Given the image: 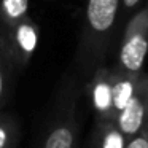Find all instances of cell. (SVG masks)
Segmentation results:
<instances>
[{
  "instance_id": "obj_1",
  "label": "cell",
  "mask_w": 148,
  "mask_h": 148,
  "mask_svg": "<svg viewBox=\"0 0 148 148\" xmlns=\"http://www.w3.org/2000/svg\"><path fill=\"white\" fill-rule=\"evenodd\" d=\"M119 27H123L121 0H86L77 49L81 75L91 78L97 69L105 65Z\"/></svg>"
},
{
  "instance_id": "obj_2",
  "label": "cell",
  "mask_w": 148,
  "mask_h": 148,
  "mask_svg": "<svg viewBox=\"0 0 148 148\" xmlns=\"http://www.w3.org/2000/svg\"><path fill=\"white\" fill-rule=\"evenodd\" d=\"M78 97L80 81L72 77L59 92L42 148H78Z\"/></svg>"
},
{
  "instance_id": "obj_3",
  "label": "cell",
  "mask_w": 148,
  "mask_h": 148,
  "mask_svg": "<svg viewBox=\"0 0 148 148\" xmlns=\"http://www.w3.org/2000/svg\"><path fill=\"white\" fill-rule=\"evenodd\" d=\"M148 54V0L126 23L118 45L115 69L131 75L143 73Z\"/></svg>"
},
{
  "instance_id": "obj_4",
  "label": "cell",
  "mask_w": 148,
  "mask_h": 148,
  "mask_svg": "<svg viewBox=\"0 0 148 148\" xmlns=\"http://www.w3.org/2000/svg\"><path fill=\"white\" fill-rule=\"evenodd\" d=\"M115 123L129 140L148 127V73L142 75L134 97L118 113Z\"/></svg>"
},
{
  "instance_id": "obj_5",
  "label": "cell",
  "mask_w": 148,
  "mask_h": 148,
  "mask_svg": "<svg viewBox=\"0 0 148 148\" xmlns=\"http://www.w3.org/2000/svg\"><path fill=\"white\" fill-rule=\"evenodd\" d=\"M88 96L96 113V121H115L113 113V78L112 69L100 67L88 81Z\"/></svg>"
},
{
  "instance_id": "obj_6",
  "label": "cell",
  "mask_w": 148,
  "mask_h": 148,
  "mask_svg": "<svg viewBox=\"0 0 148 148\" xmlns=\"http://www.w3.org/2000/svg\"><path fill=\"white\" fill-rule=\"evenodd\" d=\"M3 32V30H2ZM5 34L8 48L11 51L14 62H16L18 70L23 69L27 62L30 61L34 51L37 48V42H38V27L34 23V19L27 18L23 23H19L16 27Z\"/></svg>"
},
{
  "instance_id": "obj_7",
  "label": "cell",
  "mask_w": 148,
  "mask_h": 148,
  "mask_svg": "<svg viewBox=\"0 0 148 148\" xmlns=\"http://www.w3.org/2000/svg\"><path fill=\"white\" fill-rule=\"evenodd\" d=\"M142 75H131L121 72L118 69L112 67V78H113V113H115V119L118 113L124 110V107L129 103V100L134 97L135 91L138 88Z\"/></svg>"
},
{
  "instance_id": "obj_8",
  "label": "cell",
  "mask_w": 148,
  "mask_h": 148,
  "mask_svg": "<svg viewBox=\"0 0 148 148\" xmlns=\"http://www.w3.org/2000/svg\"><path fill=\"white\" fill-rule=\"evenodd\" d=\"M14 70H18L16 62H14L11 51L8 48L5 34L0 29V112L3 110L11 91Z\"/></svg>"
},
{
  "instance_id": "obj_9",
  "label": "cell",
  "mask_w": 148,
  "mask_h": 148,
  "mask_svg": "<svg viewBox=\"0 0 148 148\" xmlns=\"http://www.w3.org/2000/svg\"><path fill=\"white\" fill-rule=\"evenodd\" d=\"M129 138L115 121H97L92 137V148H127Z\"/></svg>"
},
{
  "instance_id": "obj_10",
  "label": "cell",
  "mask_w": 148,
  "mask_h": 148,
  "mask_svg": "<svg viewBox=\"0 0 148 148\" xmlns=\"http://www.w3.org/2000/svg\"><path fill=\"white\" fill-rule=\"evenodd\" d=\"M29 16V0H0V29L8 32Z\"/></svg>"
},
{
  "instance_id": "obj_11",
  "label": "cell",
  "mask_w": 148,
  "mask_h": 148,
  "mask_svg": "<svg viewBox=\"0 0 148 148\" xmlns=\"http://www.w3.org/2000/svg\"><path fill=\"white\" fill-rule=\"evenodd\" d=\"M19 129L13 116L0 112V148H16Z\"/></svg>"
},
{
  "instance_id": "obj_12",
  "label": "cell",
  "mask_w": 148,
  "mask_h": 148,
  "mask_svg": "<svg viewBox=\"0 0 148 148\" xmlns=\"http://www.w3.org/2000/svg\"><path fill=\"white\" fill-rule=\"evenodd\" d=\"M143 0H121V21H123V27L126 26L131 16L134 14V11L140 7V3ZM140 10V8H138Z\"/></svg>"
},
{
  "instance_id": "obj_13",
  "label": "cell",
  "mask_w": 148,
  "mask_h": 148,
  "mask_svg": "<svg viewBox=\"0 0 148 148\" xmlns=\"http://www.w3.org/2000/svg\"><path fill=\"white\" fill-rule=\"evenodd\" d=\"M127 148H148V127L142 131L138 135H135L134 138H131Z\"/></svg>"
}]
</instances>
